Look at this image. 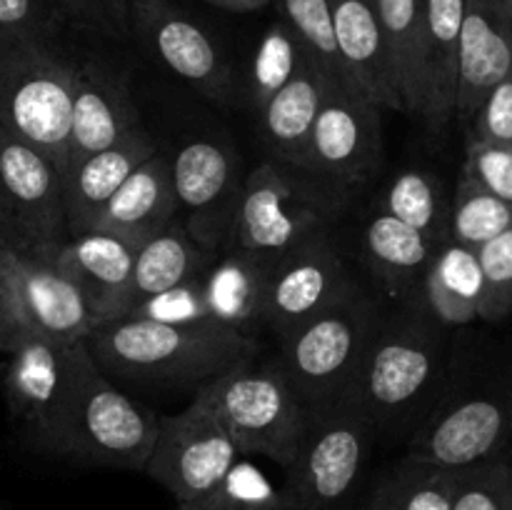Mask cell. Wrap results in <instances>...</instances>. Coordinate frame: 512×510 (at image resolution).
Returning a JSON list of instances; mask_svg holds the SVG:
<instances>
[{"instance_id": "cell-17", "label": "cell", "mask_w": 512, "mask_h": 510, "mask_svg": "<svg viewBox=\"0 0 512 510\" xmlns=\"http://www.w3.org/2000/svg\"><path fill=\"white\" fill-rule=\"evenodd\" d=\"M512 403L495 395H475L450 405L418 430L405 458L448 470H465L510 445Z\"/></svg>"}, {"instance_id": "cell-27", "label": "cell", "mask_w": 512, "mask_h": 510, "mask_svg": "<svg viewBox=\"0 0 512 510\" xmlns=\"http://www.w3.org/2000/svg\"><path fill=\"white\" fill-rule=\"evenodd\" d=\"M363 245L370 270L388 290L390 298L415 300V295L425 298V278L435 250L440 248L438 243L403 220L378 210L365 225Z\"/></svg>"}, {"instance_id": "cell-15", "label": "cell", "mask_w": 512, "mask_h": 510, "mask_svg": "<svg viewBox=\"0 0 512 510\" xmlns=\"http://www.w3.org/2000/svg\"><path fill=\"white\" fill-rule=\"evenodd\" d=\"M130 30L143 40L155 60L175 78L225 103L233 93V75L218 45L198 23L168 0H128Z\"/></svg>"}, {"instance_id": "cell-4", "label": "cell", "mask_w": 512, "mask_h": 510, "mask_svg": "<svg viewBox=\"0 0 512 510\" xmlns=\"http://www.w3.org/2000/svg\"><path fill=\"white\" fill-rule=\"evenodd\" d=\"M378 325L373 298L355 285L333 308L315 315L280 340V365L310 408L348 400Z\"/></svg>"}, {"instance_id": "cell-45", "label": "cell", "mask_w": 512, "mask_h": 510, "mask_svg": "<svg viewBox=\"0 0 512 510\" xmlns=\"http://www.w3.org/2000/svg\"><path fill=\"white\" fill-rule=\"evenodd\" d=\"M208 3L218 5V8L230 10V13H253V10L265 8L273 0H208Z\"/></svg>"}, {"instance_id": "cell-33", "label": "cell", "mask_w": 512, "mask_h": 510, "mask_svg": "<svg viewBox=\"0 0 512 510\" xmlns=\"http://www.w3.org/2000/svg\"><path fill=\"white\" fill-rule=\"evenodd\" d=\"M178 510H293V500L285 480L275 483L243 455L218 485L190 503H180Z\"/></svg>"}, {"instance_id": "cell-12", "label": "cell", "mask_w": 512, "mask_h": 510, "mask_svg": "<svg viewBox=\"0 0 512 510\" xmlns=\"http://www.w3.org/2000/svg\"><path fill=\"white\" fill-rule=\"evenodd\" d=\"M380 108L383 105L360 93L355 85H330L315 120L303 173L335 188H350L368 180L383 158Z\"/></svg>"}, {"instance_id": "cell-29", "label": "cell", "mask_w": 512, "mask_h": 510, "mask_svg": "<svg viewBox=\"0 0 512 510\" xmlns=\"http://www.w3.org/2000/svg\"><path fill=\"white\" fill-rule=\"evenodd\" d=\"M485 278L478 250L445 240L430 263L425 278V303L438 323L465 325L480 318Z\"/></svg>"}, {"instance_id": "cell-36", "label": "cell", "mask_w": 512, "mask_h": 510, "mask_svg": "<svg viewBox=\"0 0 512 510\" xmlns=\"http://www.w3.org/2000/svg\"><path fill=\"white\" fill-rule=\"evenodd\" d=\"M275 3L283 10L285 23L303 40L308 53L323 65L325 73L338 83H350L340 60L330 0H275Z\"/></svg>"}, {"instance_id": "cell-26", "label": "cell", "mask_w": 512, "mask_h": 510, "mask_svg": "<svg viewBox=\"0 0 512 510\" xmlns=\"http://www.w3.org/2000/svg\"><path fill=\"white\" fill-rule=\"evenodd\" d=\"M468 0H425L423 10V110L430 125L455 118L458 53Z\"/></svg>"}, {"instance_id": "cell-7", "label": "cell", "mask_w": 512, "mask_h": 510, "mask_svg": "<svg viewBox=\"0 0 512 510\" xmlns=\"http://www.w3.org/2000/svg\"><path fill=\"white\" fill-rule=\"evenodd\" d=\"M295 168L268 160L245 178L230 248L283 258L290 250L328 235L335 203L315 178H298Z\"/></svg>"}, {"instance_id": "cell-10", "label": "cell", "mask_w": 512, "mask_h": 510, "mask_svg": "<svg viewBox=\"0 0 512 510\" xmlns=\"http://www.w3.org/2000/svg\"><path fill=\"white\" fill-rule=\"evenodd\" d=\"M0 200L13 228V248L55 253L70 238L63 170L5 125H0Z\"/></svg>"}, {"instance_id": "cell-19", "label": "cell", "mask_w": 512, "mask_h": 510, "mask_svg": "<svg viewBox=\"0 0 512 510\" xmlns=\"http://www.w3.org/2000/svg\"><path fill=\"white\" fill-rule=\"evenodd\" d=\"M155 153H158V143L145 133V128H140L100 153L70 160L63 168L70 235L93 230L95 220L110 203V198Z\"/></svg>"}, {"instance_id": "cell-34", "label": "cell", "mask_w": 512, "mask_h": 510, "mask_svg": "<svg viewBox=\"0 0 512 510\" xmlns=\"http://www.w3.org/2000/svg\"><path fill=\"white\" fill-rule=\"evenodd\" d=\"M308 48L285 20L273 23L260 38L248 75V100L263 110L275 93L285 88L308 63Z\"/></svg>"}, {"instance_id": "cell-44", "label": "cell", "mask_w": 512, "mask_h": 510, "mask_svg": "<svg viewBox=\"0 0 512 510\" xmlns=\"http://www.w3.org/2000/svg\"><path fill=\"white\" fill-rule=\"evenodd\" d=\"M20 333H23V330H20L18 320H15L8 270H5L3 248H0V353H8V350L13 348L15 340H18Z\"/></svg>"}, {"instance_id": "cell-14", "label": "cell", "mask_w": 512, "mask_h": 510, "mask_svg": "<svg viewBox=\"0 0 512 510\" xmlns=\"http://www.w3.org/2000/svg\"><path fill=\"white\" fill-rule=\"evenodd\" d=\"M178 205L188 220V233L210 253L230 245L238 213L240 180L238 155L218 140L195 138L180 145L170 158Z\"/></svg>"}, {"instance_id": "cell-21", "label": "cell", "mask_w": 512, "mask_h": 510, "mask_svg": "<svg viewBox=\"0 0 512 510\" xmlns=\"http://www.w3.org/2000/svg\"><path fill=\"white\" fill-rule=\"evenodd\" d=\"M512 75V30L483 0H468L463 35L458 53V95L455 118L465 125L473 123L490 90L498 88Z\"/></svg>"}, {"instance_id": "cell-5", "label": "cell", "mask_w": 512, "mask_h": 510, "mask_svg": "<svg viewBox=\"0 0 512 510\" xmlns=\"http://www.w3.org/2000/svg\"><path fill=\"white\" fill-rule=\"evenodd\" d=\"M83 345L85 340L55 343L20 333L5 353L3 393L10 418L35 448L58 458L68 455Z\"/></svg>"}, {"instance_id": "cell-25", "label": "cell", "mask_w": 512, "mask_h": 510, "mask_svg": "<svg viewBox=\"0 0 512 510\" xmlns=\"http://www.w3.org/2000/svg\"><path fill=\"white\" fill-rule=\"evenodd\" d=\"M178 210L170 158L155 153L110 198L95 220L93 230H108L128 243L143 245L145 240L175 223Z\"/></svg>"}, {"instance_id": "cell-43", "label": "cell", "mask_w": 512, "mask_h": 510, "mask_svg": "<svg viewBox=\"0 0 512 510\" xmlns=\"http://www.w3.org/2000/svg\"><path fill=\"white\" fill-rule=\"evenodd\" d=\"M468 140L512 145V75L483 100L473 123L468 125Z\"/></svg>"}, {"instance_id": "cell-13", "label": "cell", "mask_w": 512, "mask_h": 510, "mask_svg": "<svg viewBox=\"0 0 512 510\" xmlns=\"http://www.w3.org/2000/svg\"><path fill=\"white\" fill-rule=\"evenodd\" d=\"M3 258L15 320L23 333L55 343H78L98 328L88 295L53 253L3 248Z\"/></svg>"}, {"instance_id": "cell-8", "label": "cell", "mask_w": 512, "mask_h": 510, "mask_svg": "<svg viewBox=\"0 0 512 510\" xmlns=\"http://www.w3.org/2000/svg\"><path fill=\"white\" fill-rule=\"evenodd\" d=\"M440 358V338L430 323L415 315L380 323L365 350L348 403L375 428L405 418L438 378Z\"/></svg>"}, {"instance_id": "cell-46", "label": "cell", "mask_w": 512, "mask_h": 510, "mask_svg": "<svg viewBox=\"0 0 512 510\" xmlns=\"http://www.w3.org/2000/svg\"><path fill=\"white\" fill-rule=\"evenodd\" d=\"M483 3L488 5L495 15H498L500 23L508 25V28L512 30V0H483Z\"/></svg>"}, {"instance_id": "cell-39", "label": "cell", "mask_w": 512, "mask_h": 510, "mask_svg": "<svg viewBox=\"0 0 512 510\" xmlns=\"http://www.w3.org/2000/svg\"><path fill=\"white\" fill-rule=\"evenodd\" d=\"M123 318H145L155 320V323L180 325V328H200V325H215L210 320L208 308H205L203 285L200 278L188 280V283L178 285V288L168 290L163 295L148 298L145 303L135 305L128 315ZM223 328V325H220Z\"/></svg>"}, {"instance_id": "cell-16", "label": "cell", "mask_w": 512, "mask_h": 510, "mask_svg": "<svg viewBox=\"0 0 512 510\" xmlns=\"http://www.w3.org/2000/svg\"><path fill=\"white\" fill-rule=\"evenodd\" d=\"M355 288L340 250L328 235L315 238L278 258L270 275L265 325L280 340L333 308Z\"/></svg>"}, {"instance_id": "cell-47", "label": "cell", "mask_w": 512, "mask_h": 510, "mask_svg": "<svg viewBox=\"0 0 512 510\" xmlns=\"http://www.w3.org/2000/svg\"><path fill=\"white\" fill-rule=\"evenodd\" d=\"M0 248H13V228H10L8 215H5L3 200H0Z\"/></svg>"}, {"instance_id": "cell-11", "label": "cell", "mask_w": 512, "mask_h": 510, "mask_svg": "<svg viewBox=\"0 0 512 510\" xmlns=\"http://www.w3.org/2000/svg\"><path fill=\"white\" fill-rule=\"evenodd\" d=\"M240 458L243 453L233 435L193 398L180 413L160 415L158 440L145 475L163 485L180 505L208 493Z\"/></svg>"}, {"instance_id": "cell-40", "label": "cell", "mask_w": 512, "mask_h": 510, "mask_svg": "<svg viewBox=\"0 0 512 510\" xmlns=\"http://www.w3.org/2000/svg\"><path fill=\"white\" fill-rule=\"evenodd\" d=\"M65 23L83 33L125 38L130 33L128 0H50Z\"/></svg>"}, {"instance_id": "cell-48", "label": "cell", "mask_w": 512, "mask_h": 510, "mask_svg": "<svg viewBox=\"0 0 512 510\" xmlns=\"http://www.w3.org/2000/svg\"><path fill=\"white\" fill-rule=\"evenodd\" d=\"M273 3H275V0H273Z\"/></svg>"}, {"instance_id": "cell-9", "label": "cell", "mask_w": 512, "mask_h": 510, "mask_svg": "<svg viewBox=\"0 0 512 510\" xmlns=\"http://www.w3.org/2000/svg\"><path fill=\"white\" fill-rule=\"evenodd\" d=\"M375 425L348 400L310 408L298 458L285 470L293 510H335L363 475Z\"/></svg>"}, {"instance_id": "cell-24", "label": "cell", "mask_w": 512, "mask_h": 510, "mask_svg": "<svg viewBox=\"0 0 512 510\" xmlns=\"http://www.w3.org/2000/svg\"><path fill=\"white\" fill-rule=\"evenodd\" d=\"M333 83L338 80L330 78L323 65L313 55H308L303 70L260 110L263 143L278 163L303 170L315 120Z\"/></svg>"}, {"instance_id": "cell-23", "label": "cell", "mask_w": 512, "mask_h": 510, "mask_svg": "<svg viewBox=\"0 0 512 510\" xmlns=\"http://www.w3.org/2000/svg\"><path fill=\"white\" fill-rule=\"evenodd\" d=\"M340 60L350 83L383 108L403 110L390 73L378 0H330Z\"/></svg>"}, {"instance_id": "cell-31", "label": "cell", "mask_w": 512, "mask_h": 510, "mask_svg": "<svg viewBox=\"0 0 512 510\" xmlns=\"http://www.w3.org/2000/svg\"><path fill=\"white\" fill-rule=\"evenodd\" d=\"M458 470L405 458L375 488L365 510H453Z\"/></svg>"}, {"instance_id": "cell-37", "label": "cell", "mask_w": 512, "mask_h": 510, "mask_svg": "<svg viewBox=\"0 0 512 510\" xmlns=\"http://www.w3.org/2000/svg\"><path fill=\"white\" fill-rule=\"evenodd\" d=\"M453 510H512V443L493 458L458 470Z\"/></svg>"}, {"instance_id": "cell-42", "label": "cell", "mask_w": 512, "mask_h": 510, "mask_svg": "<svg viewBox=\"0 0 512 510\" xmlns=\"http://www.w3.org/2000/svg\"><path fill=\"white\" fill-rule=\"evenodd\" d=\"M463 173L512 205V145L468 140Z\"/></svg>"}, {"instance_id": "cell-6", "label": "cell", "mask_w": 512, "mask_h": 510, "mask_svg": "<svg viewBox=\"0 0 512 510\" xmlns=\"http://www.w3.org/2000/svg\"><path fill=\"white\" fill-rule=\"evenodd\" d=\"M158 428L160 415L113 385L85 343L80 350L78 390L65 458L95 468L145 473Z\"/></svg>"}, {"instance_id": "cell-18", "label": "cell", "mask_w": 512, "mask_h": 510, "mask_svg": "<svg viewBox=\"0 0 512 510\" xmlns=\"http://www.w3.org/2000/svg\"><path fill=\"white\" fill-rule=\"evenodd\" d=\"M140 128L143 125H140L138 105L130 95L128 78L100 60L80 58L68 163L100 153Z\"/></svg>"}, {"instance_id": "cell-28", "label": "cell", "mask_w": 512, "mask_h": 510, "mask_svg": "<svg viewBox=\"0 0 512 510\" xmlns=\"http://www.w3.org/2000/svg\"><path fill=\"white\" fill-rule=\"evenodd\" d=\"M218 253L205 250L193 235L188 233L185 223H170L135 253L133 280H130L128 298H125L123 315H128L135 305L145 303L148 298L163 295L188 280L200 278ZM120 315V318H123Z\"/></svg>"}, {"instance_id": "cell-32", "label": "cell", "mask_w": 512, "mask_h": 510, "mask_svg": "<svg viewBox=\"0 0 512 510\" xmlns=\"http://www.w3.org/2000/svg\"><path fill=\"white\" fill-rule=\"evenodd\" d=\"M380 210L420 230L433 243L450 240V200H445L440 180L428 170L408 168L395 175L385 188Z\"/></svg>"}, {"instance_id": "cell-22", "label": "cell", "mask_w": 512, "mask_h": 510, "mask_svg": "<svg viewBox=\"0 0 512 510\" xmlns=\"http://www.w3.org/2000/svg\"><path fill=\"white\" fill-rule=\"evenodd\" d=\"M278 258L230 248L200 275L205 308L215 325L253 338L255 328L265 323L270 275Z\"/></svg>"}, {"instance_id": "cell-20", "label": "cell", "mask_w": 512, "mask_h": 510, "mask_svg": "<svg viewBox=\"0 0 512 510\" xmlns=\"http://www.w3.org/2000/svg\"><path fill=\"white\" fill-rule=\"evenodd\" d=\"M138 245L108 230H85L70 235L53 258L78 280L95 310L98 325L118 320L125 310L133 280Z\"/></svg>"}, {"instance_id": "cell-2", "label": "cell", "mask_w": 512, "mask_h": 510, "mask_svg": "<svg viewBox=\"0 0 512 510\" xmlns=\"http://www.w3.org/2000/svg\"><path fill=\"white\" fill-rule=\"evenodd\" d=\"M80 58L63 38L35 40L0 30V125L33 143L63 170Z\"/></svg>"}, {"instance_id": "cell-1", "label": "cell", "mask_w": 512, "mask_h": 510, "mask_svg": "<svg viewBox=\"0 0 512 510\" xmlns=\"http://www.w3.org/2000/svg\"><path fill=\"white\" fill-rule=\"evenodd\" d=\"M103 373L130 383L195 388L255 358V338L220 325L180 328L145 318H118L85 338Z\"/></svg>"}, {"instance_id": "cell-3", "label": "cell", "mask_w": 512, "mask_h": 510, "mask_svg": "<svg viewBox=\"0 0 512 510\" xmlns=\"http://www.w3.org/2000/svg\"><path fill=\"white\" fill-rule=\"evenodd\" d=\"M225 425L243 455H260L283 470L298 458L310 428V405L300 398L280 360L233 365L195 393Z\"/></svg>"}, {"instance_id": "cell-41", "label": "cell", "mask_w": 512, "mask_h": 510, "mask_svg": "<svg viewBox=\"0 0 512 510\" xmlns=\"http://www.w3.org/2000/svg\"><path fill=\"white\" fill-rule=\"evenodd\" d=\"M70 25L50 0H0V30L35 40L63 38Z\"/></svg>"}, {"instance_id": "cell-38", "label": "cell", "mask_w": 512, "mask_h": 510, "mask_svg": "<svg viewBox=\"0 0 512 510\" xmlns=\"http://www.w3.org/2000/svg\"><path fill=\"white\" fill-rule=\"evenodd\" d=\"M485 278V298L480 318L498 323L512 313V228L478 250Z\"/></svg>"}, {"instance_id": "cell-30", "label": "cell", "mask_w": 512, "mask_h": 510, "mask_svg": "<svg viewBox=\"0 0 512 510\" xmlns=\"http://www.w3.org/2000/svg\"><path fill=\"white\" fill-rule=\"evenodd\" d=\"M423 10L425 0H378L395 93L410 115L423 110Z\"/></svg>"}, {"instance_id": "cell-35", "label": "cell", "mask_w": 512, "mask_h": 510, "mask_svg": "<svg viewBox=\"0 0 512 510\" xmlns=\"http://www.w3.org/2000/svg\"><path fill=\"white\" fill-rule=\"evenodd\" d=\"M508 228H512V205L460 173L458 188L450 198V240L480 250Z\"/></svg>"}]
</instances>
